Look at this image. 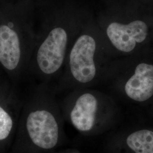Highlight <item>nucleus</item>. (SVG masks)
I'll list each match as a JSON object with an SVG mask.
<instances>
[{"mask_svg": "<svg viewBox=\"0 0 153 153\" xmlns=\"http://www.w3.org/2000/svg\"><path fill=\"white\" fill-rule=\"evenodd\" d=\"M121 118L119 103L107 93L79 89L73 98L69 119L76 131L87 136L112 130Z\"/></svg>", "mask_w": 153, "mask_h": 153, "instance_id": "obj_1", "label": "nucleus"}, {"mask_svg": "<svg viewBox=\"0 0 153 153\" xmlns=\"http://www.w3.org/2000/svg\"><path fill=\"white\" fill-rule=\"evenodd\" d=\"M132 70L116 71L105 76L101 83L107 94L118 103L129 107L153 106V63L140 62Z\"/></svg>", "mask_w": 153, "mask_h": 153, "instance_id": "obj_2", "label": "nucleus"}, {"mask_svg": "<svg viewBox=\"0 0 153 153\" xmlns=\"http://www.w3.org/2000/svg\"><path fill=\"white\" fill-rule=\"evenodd\" d=\"M96 49L95 40L87 35L78 39L71 49L70 69L79 89L88 88L101 83L94 59Z\"/></svg>", "mask_w": 153, "mask_h": 153, "instance_id": "obj_3", "label": "nucleus"}, {"mask_svg": "<svg viewBox=\"0 0 153 153\" xmlns=\"http://www.w3.org/2000/svg\"><path fill=\"white\" fill-rule=\"evenodd\" d=\"M105 153H153V128L133 126L111 134L104 145Z\"/></svg>", "mask_w": 153, "mask_h": 153, "instance_id": "obj_4", "label": "nucleus"}, {"mask_svg": "<svg viewBox=\"0 0 153 153\" xmlns=\"http://www.w3.org/2000/svg\"><path fill=\"white\" fill-rule=\"evenodd\" d=\"M67 34L61 27L52 30L40 45L37 54L39 69L45 74L51 75L59 71L65 55Z\"/></svg>", "mask_w": 153, "mask_h": 153, "instance_id": "obj_5", "label": "nucleus"}, {"mask_svg": "<svg viewBox=\"0 0 153 153\" xmlns=\"http://www.w3.org/2000/svg\"><path fill=\"white\" fill-rule=\"evenodd\" d=\"M107 33L111 43L122 53H129L143 42L148 35V26L141 21H136L128 25L113 22L108 26Z\"/></svg>", "mask_w": 153, "mask_h": 153, "instance_id": "obj_6", "label": "nucleus"}, {"mask_svg": "<svg viewBox=\"0 0 153 153\" xmlns=\"http://www.w3.org/2000/svg\"><path fill=\"white\" fill-rule=\"evenodd\" d=\"M21 59V47L18 36L7 26H0V62L6 69H16Z\"/></svg>", "mask_w": 153, "mask_h": 153, "instance_id": "obj_7", "label": "nucleus"}, {"mask_svg": "<svg viewBox=\"0 0 153 153\" xmlns=\"http://www.w3.org/2000/svg\"><path fill=\"white\" fill-rule=\"evenodd\" d=\"M13 121L9 113L0 106V143L5 142L11 134Z\"/></svg>", "mask_w": 153, "mask_h": 153, "instance_id": "obj_8", "label": "nucleus"}, {"mask_svg": "<svg viewBox=\"0 0 153 153\" xmlns=\"http://www.w3.org/2000/svg\"><path fill=\"white\" fill-rule=\"evenodd\" d=\"M49 153H82L79 150L74 149H68L65 150H56L53 152H52Z\"/></svg>", "mask_w": 153, "mask_h": 153, "instance_id": "obj_9", "label": "nucleus"}, {"mask_svg": "<svg viewBox=\"0 0 153 153\" xmlns=\"http://www.w3.org/2000/svg\"><path fill=\"white\" fill-rule=\"evenodd\" d=\"M150 114L153 117V106L151 107V111H150Z\"/></svg>", "mask_w": 153, "mask_h": 153, "instance_id": "obj_10", "label": "nucleus"}]
</instances>
